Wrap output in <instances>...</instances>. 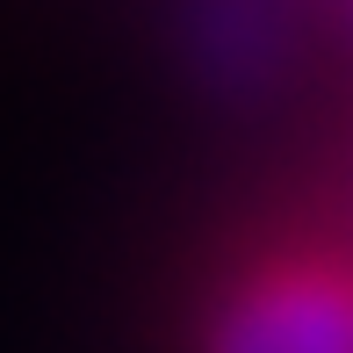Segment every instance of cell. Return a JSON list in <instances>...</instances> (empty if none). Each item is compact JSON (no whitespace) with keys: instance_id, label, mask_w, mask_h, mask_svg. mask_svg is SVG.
I'll return each mask as SVG.
<instances>
[{"instance_id":"obj_1","label":"cell","mask_w":353,"mask_h":353,"mask_svg":"<svg viewBox=\"0 0 353 353\" xmlns=\"http://www.w3.org/2000/svg\"><path fill=\"white\" fill-rule=\"evenodd\" d=\"M210 353H353V267L274 260L210 317Z\"/></svg>"}]
</instances>
